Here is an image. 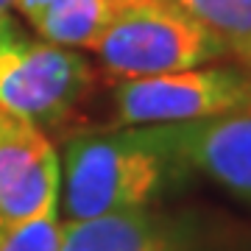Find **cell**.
<instances>
[{
	"label": "cell",
	"instance_id": "14",
	"mask_svg": "<svg viewBox=\"0 0 251 251\" xmlns=\"http://www.w3.org/2000/svg\"><path fill=\"white\" fill-rule=\"evenodd\" d=\"M120 3H126V0H117V6H120Z\"/></svg>",
	"mask_w": 251,
	"mask_h": 251
},
{
	"label": "cell",
	"instance_id": "1",
	"mask_svg": "<svg viewBox=\"0 0 251 251\" xmlns=\"http://www.w3.org/2000/svg\"><path fill=\"white\" fill-rule=\"evenodd\" d=\"M64 224L151 209L193 176L171 126L84 128L64 134L59 153Z\"/></svg>",
	"mask_w": 251,
	"mask_h": 251
},
{
	"label": "cell",
	"instance_id": "9",
	"mask_svg": "<svg viewBox=\"0 0 251 251\" xmlns=\"http://www.w3.org/2000/svg\"><path fill=\"white\" fill-rule=\"evenodd\" d=\"M206 25L229 50V62L251 53V0H173Z\"/></svg>",
	"mask_w": 251,
	"mask_h": 251
},
{
	"label": "cell",
	"instance_id": "5",
	"mask_svg": "<svg viewBox=\"0 0 251 251\" xmlns=\"http://www.w3.org/2000/svg\"><path fill=\"white\" fill-rule=\"evenodd\" d=\"M62 162L39 126L0 109V224L59 212Z\"/></svg>",
	"mask_w": 251,
	"mask_h": 251
},
{
	"label": "cell",
	"instance_id": "2",
	"mask_svg": "<svg viewBox=\"0 0 251 251\" xmlns=\"http://www.w3.org/2000/svg\"><path fill=\"white\" fill-rule=\"evenodd\" d=\"M92 53L109 81L151 78L229 62L224 42L173 0L120 3Z\"/></svg>",
	"mask_w": 251,
	"mask_h": 251
},
{
	"label": "cell",
	"instance_id": "6",
	"mask_svg": "<svg viewBox=\"0 0 251 251\" xmlns=\"http://www.w3.org/2000/svg\"><path fill=\"white\" fill-rule=\"evenodd\" d=\"M171 134L190 171L251 204V112L176 123Z\"/></svg>",
	"mask_w": 251,
	"mask_h": 251
},
{
	"label": "cell",
	"instance_id": "10",
	"mask_svg": "<svg viewBox=\"0 0 251 251\" xmlns=\"http://www.w3.org/2000/svg\"><path fill=\"white\" fill-rule=\"evenodd\" d=\"M64 221L48 212L25 224H0V251H62Z\"/></svg>",
	"mask_w": 251,
	"mask_h": 251
},
{
	"label": "cell",
	"instance_id": "4",
	"mask_svg": "<svg viewBox=\"0 0 251 251\" xmlns=\"http://www.w3.org/2000/svg\"><path fill=\"white\" fill-rule=\"evenodd\" d=\"M232 112H251V75L237 62H215L168 75L112 81L100 128L196 123Z\"/></svg>",
	"mask_w": 251,
	"mask_h": 251
},
{
	"label": "cell",
	"instance_id": "8",
	"mask_svg": "<svg viewBox=\"0 0 251 251\" xmlns=\"http://www.w3.org/2000/svg\"><path fill=\"white\" fill-rule=\"evenodd\" d=\"M117 11V0H50L31 20L45 42L70 50H92Z\"/></svg>",
	"mask_w": 251,
	"mask_h": 251
},
{
	"label": "cell",
	"instance_id": "11",
	"mask_svg": "<svg viewBox=\"0 0 251 251\" xmlns=\"http://www.w3.org/2000/svg\"><path fill=\"white\" fill-rule=\"evenodd\" d=\"M48 3H50V0H14V9H17L20 14L28 20V23H31V20H34L39 11L45 9Z\"/></svg>",
	"mask_w": 251,
	"mask_h": 251
},
{
	"label": "cell",
	"instance_id": "12",
	"mask_svg": "<svg viewBox=\"0 0 251 251\" xmlns=\"http://www.w3.org/2000/svg\"><path fill=\"white\" fill-rule=\"evenodd\" d=\"M11 6H14V0H0V17H3V14H9Z\"/></svg>",
	"mask_w": 251,
	"mask_h": 251
},
{
	"label": "cell",
	"instance_id": "7",
	"mask_svg": "<svg viewBox=\"0 0 251 251\" xmlns=\"http://www.w3.org/2000/svg\"><path fill=\"white\" fill-rule=\"evenodd\" d=\"M62 251H179L168 218L151 209L64 224Z\"/></svg>",
	"mask_w": 251,
	"mask_h": 251
},
{
	"label": "cell",
	"instance_id": "3",
	"mask_svg": "<svg viewBox=\"0 0 251 251\" xmlns=\"http://www.w3.org/2000/svg\"><path fill=\"white\" fill-rule=\"evenodd\" d=\"M95 90L92 64L70 48L25 34L17 20L0 17V109L42 131L70 126Z\"/></svg>",
	"mask_w": 251,
	"mask_h": 251
},
{
	"label": "cell",
	"instance_id": "13",
	"mask_svg": "<svg viewBox=\"0 0 251 251\" xmlns=\"http://www.w3.org/2000/svg\"><path fill=\"white\" fill-rule=\"evenodd\" d=\"M237 64H240L243 70H246V73H249V75H251V53L246 56V59H243V62H237Z\"/></svg>",
	"mask_w": 251,
	"mask_h": 251
}]
</instances>
